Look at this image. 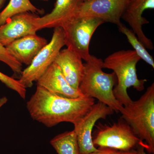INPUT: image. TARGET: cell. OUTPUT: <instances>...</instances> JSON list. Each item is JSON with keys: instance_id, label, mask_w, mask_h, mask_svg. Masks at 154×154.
Masks as SVG:
<instances>
[{"instance_id": "1", "label": "cell", "mask_w": 154, "mask_h": 154, "mask_svg": "<svg viewBox=\"0 0 154 154\" xmlns=\"http://www.w3.org/2000/svg\"><path fill=\"white\" fill-rule=\"evenodd\" d=\"M95 103L93 98L85 96L68 98L37 85L35 93L27 102V108L33 120L51 128L63 122L74 125Z\"/></svg>"}, {"instance_id": "2", "label": "cell", "mask_w": 154, "mask_h": 154, "mask_svg": "<svg viewBox=\"0 0 154 154\" xmlns=\"http://www.w3.org/2000/svg\"><path fill=\"white\" fill-rule=\"evenodd\" d=\"M141 59L134 50H121L108 56L103 61L102 68L113 70L117 79L113 94L123 106L133 102L127 90L133 87L138 91L144 89L146 79H139L137 74L136 66Z\"/></svg>"}, {"instance_id": "3", "label": "cell", "mask_w": 154, "mask_h": 154, "mask_svg": "<svg viewBox=\"0 0 154 154\" xmlns=\"http://www.w3.org/2000/svg\"><path fill=\"white\" fill-rule=\"evenodd\" d=\"M102 63V60L91 55L84 63L85 73L79 90L83 96L98 99L114 112H120L123 106L113 94V89L117 83L116 76L113 72L107 73L103 71Z\"/></svg>"}, {"instance_id": "4", "label": "cell", "mask_w": 154, "mask_h": 154, "mask_svg": "<svg viewBox=\"0 0 154 154\" xmlns=\"http://www.w3.org/2000/svg\"><path fill=\"white\" fill-rule=\"evenodd\" d=\"M121 118L131 128L149 153H154V83L140 99L120 111Z\"/></svg>"}, {"instance_id": "5", "label": "cell", "mask_w": 154, "mask_h": 154, "mask_svg": "<svg viewBox=\"0 0 154 154\" xmlns=\"http://www.w3.org/2000/svg\"><path fill=\"white\" fill-rule=\"evenodd\" d=\"M93 142L96 148H109L121 152L135 149L139 145H145L135 134L129 125L120 118L112 125H96Z\"/></svg>"}, {"instance_id": "6", "label": "cell", "mask_w": 154, "mask_h": 154, "mask_svg": "<svg viewBox=\"0 0 154 154\" xmlns=\"http://www.w3.org/2000/svg\"><path fill=\"white\" fill-rule=\"evenodd\" d=\"M104 23L102 19L96 17H76L62 27L65 45L87 61L91 56L89 45L92 36L96 29Z\"/></svg>"}, {"instance_id": "7", "label": "cell", "mask_w": 154, "mask_h": 154, "mask_svg": "<svg viewBox=\"0 0 154 154\" xmlns=\"http://www.w3.org/2000/svg\"><path fill=\"white\" fill-rule=\"evenodd\" d=\"M65 45L64 34L61 27L54 28L51 40L38 52L30 65L22 71L19 80L25 88H31L34 82L43 74Z\"/></svg>"}, {"instance_id": "8", "label": "cell", "mask_w": 154, "mask_h": 154, "mask_svg": "<svg viewBox=\"0 0 154 154\" xmlns=\"http://www.w3.org/2000/svg\"><path fill=\"white\" fill-rule=\"evenodd\" d=\"M114 110L103 103H95L90 110L79 122L74 125L80 154H86L97 150L93 142V128L100 119H105L112 115Z\"/></svg>"}, {"instance_id": "9", "label": "cell", "mask_w": 154, "mask_h": 154, "mask_svg": "<svg viewBox=\"0 0 154 154\" xmlns=\"http://www.w3.org/2000/svg\"><path fill=\"white\" fill-rule=\"evenodd\" d=\"M130 0H85L77 17H91L117 26Z\"/></svg>"}, {"instance_id": "10", "label": "cell", "mask_w": 154, "mask_h": 154, "mask_svg": "<svg viewBox=\"0 0 154 154\" xmlns=\"http://www.w3.org/2000/svg\"><path fill=\"white\" fill-rule=\"evenodd\" d=\"M38 16L30 12L14 15L0 26V42L5 47L13 41L38 31Z\"/></svg>"}, {"instance_id": "11", "label": "cell", "mask_w": 154, "mask_h": 154, "mask_svg": "<svg viewBox=\"0 0 154 154\" xmlns=\"http://www.w3.org/2000/svg\"><path fill=\"white\" fill-rule=\"evenodd\" d=\"M85 0H57L54 8L49 14L38 17L37 29L62 27L76 18Z\"/></svg>"}, {"instance_id": "12", "label": "cell", "mask_w": 154, "mask_h": 154, "mask_svg": "<svg viewBox=\"0 0 154 154\" xmlns=\"http://www.w3.org/2000/svg\"><path fill=\"white\" fill-rule=\"evenodd\" d=\"M154 8V0H130L121 18L128 23L146 48L150 50L153 49V45L142 29L143 25L148 24L149 22L142 15L146 10Z\"/></svg>"}, {"instance_id": "13", "label": "cell", "mask_w": 154, "mask_h": 154, "mask_svg": "<svg viewBox=\"0 0 154 154\" xmlns=\"http://www.w3.org/2000/svg\"><path fill=\"white\" fill-rule=\"evenodd\" d=\"M48 43L45 38L35 33L17 39L5 47L10 54L19 63L28 66Z\"/></svg>"}, {"instance_id": "14", "label": "cell", "mask_w": 154, "mask_h": 154, "mask_svg": "<svg viewBox=\"0 0 154 154\" xmlns=\"http://www.w3.org/2000/svg\"><path fill=\"white\" fill-rule=\"evenodd\" d=\"M54 63L60 69L69 84L74 89L79 90L85 73L82 59L74 51L67 48L61 50Z\"/></svg>"}, {"instance_id": "15", "label": "cell", "mask_w": 154, "mask_h": 154, "mask_svg": "<svg viewBox=\"0 0 154 154\" xmlns=\"http://www.w3.org/2000/svg\"><path fill=\"white\" fill-rule=\"evenodd\" d=\"M37 85L48 91L70 98L84 96L79 90L73 88L66 79L60 69L53 63L37 81Z\"/></svg>"}, {"instance_id": "16", "label": "cell", "mask_w": 154, "mask_h": 154, "mask_svg": "<svg viewBox=\"0 0 154 154\" xmlns=\"http://www.w3.org/2000/svg\"><path fill=\"white\" fill-rule=\"evenodd\" d=\"M50 143L58 154H80L76 134L74 129L56 136Z\"/></svg>"}, {"instance_id": "17", "label": "cell", "mask_w": 154, "mask_h": 154, "mask_svg": "<svg viewBox=\"0 0 154 154\" xmlns=\"http://www.w3.org/2000/svg\"><path fill=\"white\" fill-rule=\"evenodd\" d=\"M25 12L42 14L43 11L33 5L30 0H10L8 5L0 13V26L14 15Z\"/></svg>"}, {"instance_id": "18", "label": "cell", "mask_w": 154, "mask_h": 154, "mask_svg": "<svg viewBox=\"0 0 154 154\" xmlns=\"http://www.w3.org/2000/svg\"><path fill=\"white\" fill-rule=\"evenodd\" d=\"M118 28L119 31L126 36L128 41L134 48V51L138 56L154 69L153 58L149 53L133 30L122 23L118 25Z\"/></svg>"}, {"instance_id": "19", "label": "cell", "mask_w": 154, "mask_h": 154, "mask_svg": "<svg viewBox=\"0 0 154 154\" xmlns=\"http://www.w3.org/2000/svg\"><path fill=\"white\" fill-rule=\"evenodd\" d=\"M0 61L10 67L14 73L21 75L22 64L19 63L10 54L6 47L0 42Z\"/></svg>"}, {"instance_id": "20", "label": "cell", "mask_w": 154, "mask_h": 154, "mask_svg": "<svg viewBox=\"0 0 154 154\" xmlns=\"http://www.w3.org/2000/svg\"><path fill=\"white\" fill-rule=\"evenodd\" d=\"M0 81L8 88L16 91L22 99L26 98V88L20 84L19 80L15 79L0 72Z\"/></svg>"}, {"instance_id": "21", "label": "cell", "mask_w": 154, "mask_h": 154, "mask_svg": "<svg viewBox=\"0 0 154 154\" xmlns=\"http://www.w3.org/2000/svg\"><path fill=\"white\" fill-rule=\"evenodd\" d=\"M121 151L109 148H98L97 150L86 154H120Z\"/></svg>"}, {"instance_id": "22", "label": "cell", "mask_w": 154, "mask_h": 154, "mask_svg": "<svg viewBox=\"0 0 154 154\" xmlns=\"http://www.w3.org/2000/svg\"><path fill=\"white\" fill-rule=\"evenodd\" d=\"M120 154H140L139 152L136 149L131 150L125 152H121Z\"/></svg>"}, {"instance_id": "23", "label": "cell", "mask_w": 154, "mask_h": 154, "mask_svg": "<svg viewBox=\"0 0 154 154\" xmlns=\"http://www.w3.org/2000/svg\"><path fill=\"white\" fill-rule=\"evenodd\" d=\"M8 99L6 96H3L2 98H0V109L1 107H2L3 105H5L7 102H8Z\"/></svg>"}, {"instance_id": "24", "label": "cell", "mask_w": 154, "mask_h": 154, "mask_svg": "<svg viewBox=\"0 0 154 154\" xmlns=\"http://www.w3.org/2000/svg\"><path fill=\"white\" fill-rule=\"evenodd\" d=\"M140 154H146L145 152V148L143 146L139 145L136 148Z\"/></svg>"}, {"instance_id": "25", "label": "cell", "mask_w": 154, "mask_h": 154, "mask_svg": "<svg viewBox=\"0 0 154 154\" xmlns=\"http://www.w3.org/2000/svg\"><path fill=\"white\" fill-rule=\"evenodd\" d=\"M6 1V0H0V10L2 8Z\"/></svg>"}, {"instance_id": "26", "label": "cell", "mask_w": 154, "mask_h": 154, "mask_svg": "<svg viewBox=\"0 0 154 154\" xmlns=\"http://www.w3.org/2000/svg\"><path fill=\"white\" fill-rule=\"evenodd\" d=\"M42 1H48V0H42Z\"/></svg>"}]
</instances>
